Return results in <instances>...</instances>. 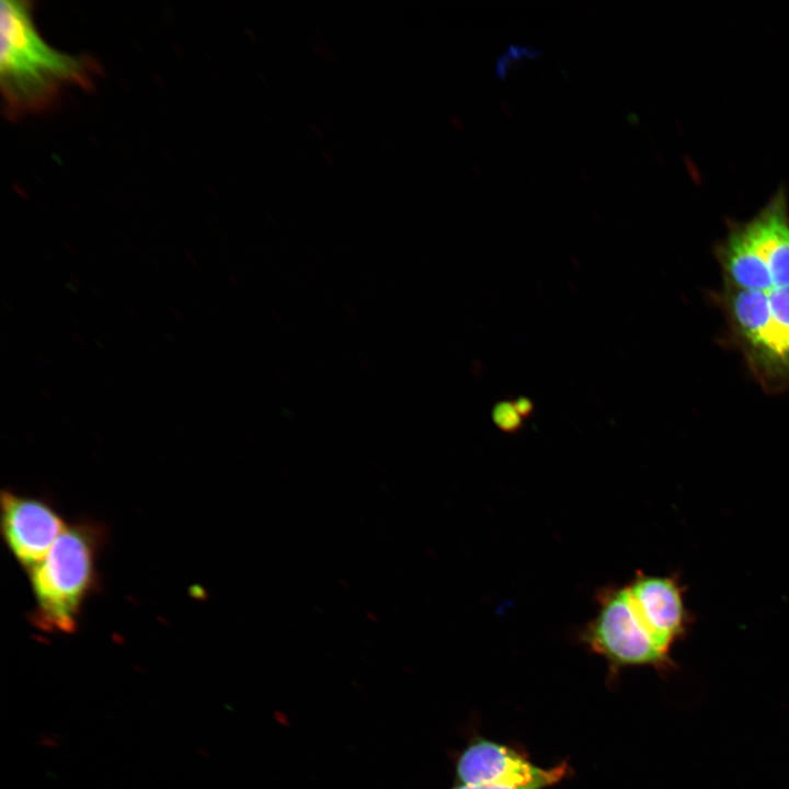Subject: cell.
Returning a JSON list of instances; mask_svg holds the SVG:
<instances>
[{
    "instance_id": "obj_3",
    "label": "cell",
    "mask_w": 789,
    "mask_h": 789,
    "mask_svg": "<svg viewBox=\"0 0 789 789\" xmlns=\"http://www.w3.org/2000/svg\"><path fill=\"white\" fill-rule=\"evenodd\" d=\"M105 528L82 519L67 525L46 557L27 572L35 606L32 625L45 632L71 633L88 597L98 587V558Z\"/></svg>"
},
{
    "instance_id": "obj_7",
    "label": "cell",
    "mask_w": 789,
    "mask_h": 789,
    "mask_svg": "<svg viewBox=\"0 0 789 789\" xmlns=\"http://www.w3.org/2000/svg\"><path fill=\"white\" fill-rule=\"evenodd\" d=\"M630 602L655 643L668 653L688 625L684 588L675 576H659L637 571L626 585Z\"/></svg>"
},
{
    "instance_id": "obj_6",
    "label": "cell",
    "mask_w": 789,
    "mask_h": 789,
    "mask_svg": "<svg viewBox=\"0 0 789 789\" xmlns=\"http://www.w3.org/2000/svg\"><path fill=\"white\" fill-rule=\"evenodd\" d=\"M565 763L542 769L505 745L479 740L457 758L456 776L461 785L521 787L531 784L551 786L568 773Z\"/></svg>"
},
{
    "instance_id": "obj_2",
    "label": "cell",
    "mask_w": 789,
    "mask_h": 789,
    "mask_svg": "<svg viewBox=\"0 0 789 789\" xmlns=\"http://www.w3.org/2000/svg\"><path fill=\"white\" fill-rule=\"evenodd\" d=\"M0 85L10 116L52 106L65 88L89 89L101 68L89 55L55 49L38 33L27 1L1 2Z\"/></svg>"
},
{
    "instance_id": "obj_5",
    "label": "cell",
    "mask_w": 789,
    "mask_h": 789,
    "mask_svg": "<svg viewBox=\"0 0 789 789\" xmlns=\"http://www.w3.org/2000/svg\"><path fill=\"white\" fill-rule=\"evenodd\" d=\"M0 503L3 540L27 573L46 557L68 524L44 498L2 490Z\"/></svg>"
},
{
    "instance_id": "obj_1",
    "label": "cell",
    "mask_w": 789,
    "mask_h": 789,
    "mask_svg": "<svg viewBox=\"0 0 789 789\" xmlns=\"http://www.w3.org/2000/svg\"><path fill=\"white\" fill-rule=\"evenodd\" d=\"M714 256L721 285L710 298L724 342L767 393L789 391V202L779 188L747 221H729Z\"/></svg>"
},
{
    "instance_id": "obj_4",
    "label": "cell",
    "mask_w": 789,
    "mask_h": 789,
    "mask_svg": "<svg viewBox=\"0 0 789 789\" xmlns=\"http://www.w3.org/2000/svg\"><path fill=\"white\" fill-rule=\"evenodd\" d=\"M596 615L579 631V639L603 656L613 670L652 665L665 667L670 656L642 625L626 585L599 587L595 594Z\"/></svg>"
},
{
    "instance_id": "obj_8",
    "label": "cell",
    "mask_w": 789,
    "mask_h": 789,
    "mask_svg": "<svg viewBox=\"0 0 789 789\" xmlns=\"http://www.w3.org/2000/svg\"><path fill=\"white\" fill-rule=\"evenodd\" d=\"M548 786L544 784H531L527 786H521V787H510V786H469V785H459L451 789H544Z\"/></svg>"
}]
</instances>
